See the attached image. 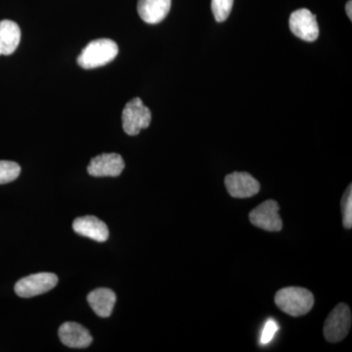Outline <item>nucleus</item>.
Listing matches in <instances>:
<instances>
[{
    "label": "nucleus",
    "mask_w": 352,
    "mask_h": 352,
    "mask_svg": "<svg viewBox=\"0 0 352 352\" xmlns=\"http://www.w3.org/2000/svg\"><path fill=\"white\" fill-rule=\"evenodd\" d=\"M346 10L347 16H349V20H352V1L349 0L346 3Z\"/></svg>",
    "instance_id": "obj_19"
},
{
    "label": "nucleus",
    "mask_w": 352,
    "mask_h": 352,
    "mask_svg": "<svg viewBox=\"0 0 352 352\" xmlns=\"http://www.w3.org/2000/svg\"><path fill=\"white\" fill-rule=\"evenodd\" d=\"M280 207L276 201L267 200L250 212L252 226L270 232H279L283 228V221L279 215Z\"/></svg>",
    "instance_id": "obj_6"
},
{
    "label": "nucleus",
    "mask_w": 352,
    "mask_h": 352,
    "mask_svg": "<svg viewBox=\"0 0 352 352\" xmlns=\"http://www.w3.org/2000/svg\"><path fill=\"white\" fill-rule=\"evenodd\" d=\"M21 30L19 25L10 20L0 22V55H11L19 46Z\"/></svg>",
    "instance_id": "obj_14"
},
{
    "label": "nucleus",
    "mask_w": 352,
    "mask_h": 352,
    "mask_svg": "<svg viewBox=\"0 0 352 352\" xmlns=\"http://www.w3.org/2000/svg\"><path fill=\"white\" fill-rule=\"evenodd\" d=\"M171 0H138V11L147 24H159L170 13Z\"/></svg>",
    "instance_id": "obj_12"
},
{
    "label": "nucleus",
    "mask_w": 352,
    "mask_h": 352,
    "mask_svg": "<svg viewBox=\"0 0 352 352\" xmlns=\"http://www.w3.org/2000/svg\"><path fill=\"white\" fill-rule=\"evenodd\" d=\"M21 166L15 162L0 161V184L10 183L19 177Z\"/></svg>",
    "instance_id": "obj_15"
},
{
    "label": "nucleus",
    "mask_w": 352,
    "mask_h": 352,
    "mask_svg": "<svg viewBox=\"0 0 352 352\" xmlns=\"http://www.w3.org/2000/svg\"><path fill=\"white\" fill-rule=\"evenodd\" d=\"M57 283V275L48 272L36 273L19 280L15 285V293L21 298H32L47 293L55 288Z\"/></svg>",
    "instance_id": "obj_5"
},
{
    "label": "nucleus",
    "mask_w": 352,
    "mask_h": 352,
    "mask_svg": "<svg viewBox=\"0 0 352 352\" xmlns=\"http://www.w3.org/2000/svg\"><path fill=\"white\" fill-rule=\"evenodd\" d=\"M124 168L122 156L116 153L102 154L94 157L87 166V173L95 177H117Z\"/></svg>",
    "instance_id": "obj_9"
},
{
    "label": "nucleus",
    "mask_w": 352,
    "mask_h": 352,
    "mask_svg": "<svg viewBox=\"0 0 352 352\" xmlns=\"http://www.w3.org/2000/svg\"><path fill=\"white\" fill-rule=\"evenodd\" d=\"M122 127L129 135H138L151 124L152 113L140 98H133L122 111Z\"/></svg>",
    "instance_id": "obj_4"
},
{
    "label": "nucleus",
    "mask_w": 352,
    "mask_h": 352,
    "mask_svg": "<svg viewBox=\"0 0 352 352\" xmlns=\"http://www.w3.org/2000/svg\"><path fill=\"white\" fill-rule=\"evenodd\" d=\"M351 327V308L344 303H340L331 311L324 323V337L333 344L342 342L346 337Z\"/></svg>",
    "instance_id": "obj_3"
},
{
    "label": "nucleus",
    "mask_w": 352,
    "mask_h": 352,
    "mask_svg": "<svg viewBox=\"0 0 352 352\" xmlns=\"http://www.w3.org/2000/svg\"><path fill=\"white\" fill-rule=\"evenodd\" d=\"M289 25L292 32L302 41L312 43L318 38L319 27L316 16L308 9H298L292 13Z\"/></svg>",
    "instance_id": "obj_7"
},
{
    "label": "nucleus",
    "mask_w": 352,
    "mask_h": 352,
    "mask_svg": "<svg viewBox=\"0 0 352 352\" xmlns=\"http://www.w3.org/2000/svg\"><path fill=\"white\" fill-rule=\"evenodd\" d=\"M234 0H212V11L217 22L227 20L232 11Z\"/></svg>",
    "instance_id": "obj_16"
},
{
    "label": "nucleus",
    "mask_w": 352,
    "mask_h": 352,
    "mask_svg": "<svg viewBox=\"0 0 352 352\" xmlns=\"http://www.w3.org/2000/svg\"><path fill=\"white\" fill-rule=\"evenodd\" d=\"M226 186L229 195L233 198H250L256 195L261 190V184L254 176L248 173H230L226 177Z\"/></svg>",
    "instance_id": "obj_8"
},
{
    "label": "nucleus",
    "mask_w": 352,
    "mask_h": 352,
    "mask_svg": "<svg viewBox=\"0 0 352 352\" xmlns=\"http://www.w3.org/2000/svg\"><path fill=\"white\" fill-rule=\"evenodd\" d=\"M118 53L119 47L112 39H96L82 50L78 57V64L87 69L99 68L112 62Z\"/></svg>",
    "instance_id": "obj_2"
},
{
    "label": "nucleus",
    "mask_w": 352,
    "mask_h": 352,
    "mask_svg": "<svg viewBox=\"0 0 352 352\" xmlns=\"http://www.w3.org/2000/svg\"><path fill=\"white\" fill-rule=\"evenodd\" d=\"M275 303L279 309L289 316L300 317L307 314L312 309L314 296L307 289L288 287L277 292Z\"/></svg>",
    "instance_id": "obj_1"
},
{
    "label": "nucleus",
    "mask_w": 352,
    "mask_h": 352,
    "mask_svg": "<svg viewBox=\"0 0 352 352\" xmlns=\"http://www.w3.org/2000/svg\"><path fill=\"white\" fill-rule=\"evenodd\" d=\"M59 338L71 349H85L91 344L92 337L87 329L75 322H66L59 328Z\"/></svg>",
    "instance_id": "obj_11"
},
{
    "label": "nucleus",
    "mask_w": 352,
    "mask_h": 352,
    "mask_svg": "<svg viewBox=\"0 0 352 352\" xmlns=\"http://www.w3.org/2000/svg\"><path fill=\"white\" fill-rule=\"evenodd\" d=\"M116 300L117 296L110 289H96L87 296V302L90 307L102 318H107L112 314Z\"/></svg>",
    "instance_id": "obj_13"
},
{
    "label": "nucleus",
    "mask_w": 352,
    "mask_h": 352,
    "mask_svg": "<svg viewBox=\"0 0 352 352\" xmlns=\"http://www.w3.org/2000/svg\"><path fill=\"white\" fill-rule=\"evenodd\" d=\"M342 207V222L346 229H351L352 227V186L349 185L342 196L340 201Z\"/></svg>",
    "instance_id": "obj_17"
},
{
    "label": "nucleus",
    "mask_w": 352,
    "mask_h": 352,
    "mask_svg": "<svg viewBox=\"0 0 352 352\" xmlns=\"http://www.w3.org/2000/svg\"><path fill=\"white\" fill-rule=\"evenodd\" d=\"M73 228L78 235L96 242H105L109 238V229L105 222L92 215L76 219L74 221Z\"/></svg>",
    "instance_id": "obj_10"
},
{
    "label": "nucleus",
    "mask_w": 352,
    "mask_h": 352,
    "mask_svg": "<svg viewBox=\"0 0 352 352\" xmlns=\"http://www.w3.org/2000/svg\"><path fill=\"white\" fill-rule=\"evenodd\" d=\"M278 329L277 323L273 319H270L264 326L263 333H261V342L263 344H270L276 333Z\"/></svg>",
    "instance_id": "obj_18"
}]
</instances>
